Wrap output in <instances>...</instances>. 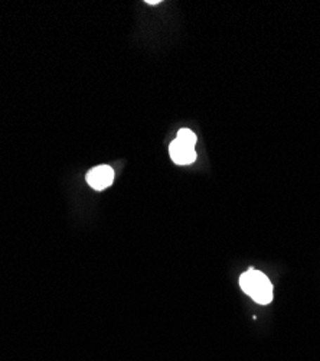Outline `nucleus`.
<instances>
[{
    "label": "nucleus",
    "instance_id": "obj_1",
    "mask_svg": "<svg viewBox=\"0 0 320 361\" xmlns=\"http://www.w3.org/2000/svg\"><path fill=\"white\" fill-rule=\"evenodd\" d=\"M240 286L260 305H269L273 300V285L267 275L257 269H248L240 278Z\"/></svg>",
    "mask_w": 320,
    "mask_h": 361
},
{
    "label": "nucleus",
    "instance_id": "obj_2",
    "mask_svg": "<svg viewBox=\"0 0 320 361\" xmlns=\"http://www.w3.org/2000/svg\"><path fill=\"white\" fill-rule=\"evenodd\" d=\"M114 180V171L108 165H100L87 173V183L96 191L108 188Z\"/></svg>",
    "mask_w": 320,
    "mask_h": 361
},
{
    "label": "nucleus",
    "instance_id": "obj_3",
    "mask_svg": "<svg viewBox=\"0 0 320 361\" xmlns=\"http://www.w3.org/2000/svg\"><path fill=\"white\" fill-rule=\"evenodd\" d=\"M170 158L177 165H191L196 161V150L178 139H174L169 147Z\"/></svg>",
    "mask_w": 320,
    "mask_h": 361
},
{
    "label": "nucleus",
    "instance_id": "obj_4",
    "mask_svg": "<svg viewBox=\"0 0 320 361\" xmlns=\"http://www.w3.org/2000/svg\"><path fill=\"white\" fill-rule=\"evenodd\" d=\"M177 139L184 142V143H186V145H189V146H193V147L196 146V140H198L196 135L192 130H189V129H181L178 132V137Z\"/></svg>",
    "mask_w": 320,
    "mask_h": 361
},
{
    "label": "nucleus",
    "instance_id": "obj_5",
    "mask_svg": "<svg viewBox=\"0 0 320 361\" xmlns=\"http://www.w3.org/2000/svg\"><path fill=\"white\" fill-rule=\"evenodd\" d=\"M146 4H148V5H152V6H155V5H159V4H160V0H151V2H149V0H148Z\"/></svg>",
    "mask_w": 320,
    "mask_h": 361
}]
</instances>
